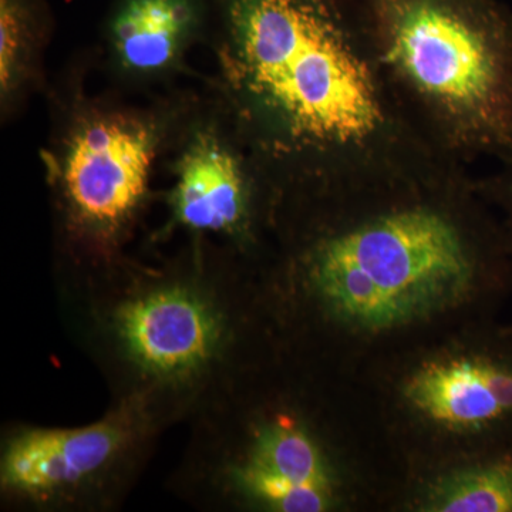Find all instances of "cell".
Returning <instances> with one entry per match:
<instances>
[{"instance_id": "obj_1", "label": "cell", "mask_w": 512, "mask_h": 512, "mask_svg": "<svg viewBox=\"0 0 512 512\" xmlns=\"http://www.w3.org/2000/svg\"><path fill=\"white\" fill-rule=\"evenodd\" d=\"M274 231L276 312L345 379L497 318L512 293L503 225L456 161L285 198Z\"/></svg>"}, {"instance_id": "obj_2", "label": "cell", "mask_w": 512, "mask_h": 512, "mask_svg": "<svg viewBox=\"0 0 512 512\" xmlns=\"http://www.w3.org/2000/svg\"><path fill=\"white\" fill-rule=\"evenodd\" d=\"M210 2L232 123L281 200L454 161L404 106L359 0Z\"/></svg>"}, {"instance_id": "obj_3", "label": "cell", "mask_w": 512, "mask_h": 512, "mask_svg": "<svg viewBox=\"0 0 512 512\" xmlns=\"http://www.w3.org/2000/svg\"><path fill=\"white\" fill-rule=\"evenodd\" d=\"M384 72L444 156L512 153V12L501 0H359Z\"/></svg>"}, {"instance_id": "obj_4", "label": "cell", "mask_w": 512, "mask_h": 512, "mask_svg": "<svg viewBox=\"0 0 512 512\" xmlns=\"http://www.w3.org/2000/svg\"><path fill=\"white\" fill-rule=\"evenodd\" d=\"M232 478L259 510L389 512L402 471L363 384L335 377L319 406L266 403Z\"/></svg>"}, {"instance_id": "obj_5", "label": "cell", "mask_w": 512, "mask_h": 512, "mask_svg": "<svg viewBox=\"0 0 512 512\" xmlns=\"http://www.w3.org/2000/svg\"><path fill=\"white\" fill-rule=\"evenodd\" d=\"M403 474L512 447V322L477 320L360 377Z\"/></svg>"}, {"instance_id": "obj_6", "label": "cell", "mask_w": 512, "mask_h": 512, "mask_svg": "<svg viewBox=\"0 0 512 512\" xmlns=\"http://www.w3.org/2000/svg\"><path fill=\"white\" fill-rule=\"evenodd\" d=\"M160 140L156 121L134 111L96 109L74 121L50 170L74 227L110 239L133 220Z\"/></svg>"}, {"instance_id": "obj_7", "label": "cell", "mask_w": 512, "mask_h": 512, "mask_svg": "<svg viewBox=\"0 0 512 512\" xmlns=\"http://www.w3.org/2000/svg\"><path fill=\"white\" fill-rule=\"evenodd\" d=\"M175 218L185 227L256 244L274 231L279 192L268 171L235 127L232 137L198 130L175 164Z\"/></svg>"}, {"instance_id": "obj_8", "label": "cell", "mask_w": 512, "mask_h": 512, "mask_svg": "<svg viewBox=\"0 0 512 512\" xmlns=\"http://www.w3.org/2000/svg\"><path fill=\"white\" fill-rule=\"evenodd\" d=\"M134 421L116 413L82 429H33L10 441L2 460L6 490L47 500L92 483L124 456Z\"/></svg>"}, {"instance_id": "obj_9", "label": "cell", "mask_w": 512, "mask_h": 512, "mask_svg": "<svg viewBox=\"0 0 512 512\" xmlns=\"http://www.w3.org/2000/svg\"><path fill=\"white\" fill-rule=\"evenodd\" d=\"M116 325L128 357L148 375L165 380L204 369L222 336L210 303L177 286L131 299L117 312Z\"/></svg>"}, {"instance_id": "obj_10", "label": "cell", "mask_w": 512, "mask_h": 512, "mask_svg": "<svg viewBox=\"0 0 512 512\" xmlns=\"http://www.w3.org/2000/svg\"><path fill=\"white\" fill-rule=\"evenodd\" d=\"M389 512H512V447L403 474Z\"/></svg>"}, {"instance_id": "obj_11", "label": "cell", "mask_w": 512, "mask_h": 512, "mask_svg": "<svg viewBox=\"0 0 512 512\" xmlns=\"http://www.w3.org/2000/svg\"><path fill=\"white\" fill-rule=\"evenodd\" d=\"M210 9V0H117L109 40L121 69L136 76L167 72Z\"/></svg>"}, {"instance_id": "obj_12", "label": "cell", "mask_w": 512, "mask_h": 512, "mask_svg": "<svg viewBox=\"0 0 512 512\" xmlns=\"http://www.w3.org/2000/svg\"><path fill=\"white\" fill-rule=\"evenodd\" d=\"M49 22L45 0H0V94L8 104L28 82L35 47Z\"/></svg>"}, {"instance_id": "obj_13", "label": "cell", "mask_w": 512, "mask_h": 512, "mask_svg": "<svg viewBox=\"0 0 512 512\" xmlns=\"http://www.w3.org/2000/svg\"><path fill=\"white\" fill-rule=\"evenodd\" d=\"M497 164L494 173L477 178V187L503 225L512 254V153Z\"/></svg>"}]
</instances>
